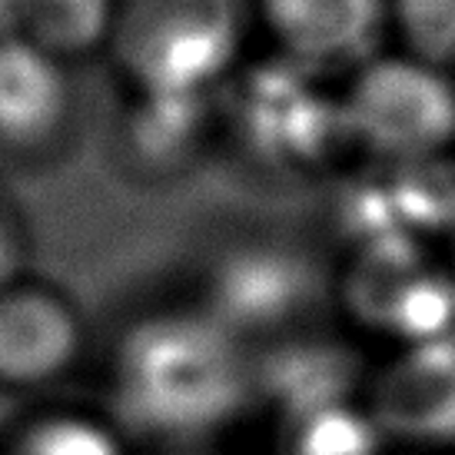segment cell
Here are the masks:
<instances>
[{
	"label": "cell",
	"instance_id": "1",
	"mask_svg": "<svg viewBox=\"0 0 455 455\" xmlns=\"http://www.w3.org/2000/svg\"><path fill=\"white\" fill-rule=\"evenodd\" d=\"M110 416L130 439L173 452L229 429L253 395L246 346L206 309H160L127 323L110 349Z\"/></svg>",
	"mask_w": 455,
	"mask_h": 455
},
{
	"label": "cell",
	"instance_id": "2",
	"mask_svg": "<svg viewBox=\"0 0 455 455\" xmlns=\"http://www.w3.org/2000/svg\"><path fill=\"white\" fill-rule=\"evenodd\" d=\"M246 0H120L114 47L143 97L203 100L233 70Z\"/></svg>",
	"mask_w": 455,
	"mask_h": 455
},
{
	"label": "cell",
	"instance_id": "3",
	"mask_svg": "<svg viewBox=\"0 0 455 455\" xmlns=\"http://www.w3.org/2000/svg\"><path fill=\"white\" fill-rule=\"evenodd\" d=\"M342 130L376 156L429 164L455 140V87L409 53L376 57L342 97Z\"/></svg>",
	"mask_w": 455,
	"mask_h": 455
},
{
	"label": "cell",
	"instance_id": "4",
	"mask_svg": "<svg viewBox=\"0 0 455 455\" xmlns=\"http://www.w3.org/2000/svg\"><path fill=\"white\" fill-rule=\"evenodd\" d=\"M363 412L386 452L455 455V332L395 346L369 379Z\"/></svg>",
	"mask_w": 455,
	"mask_h": 455
},
{
	"label": "cell",
	"instance_id": "5",
	"mask_svg": "<svg viewBox=\"0 0 455 455\" xmlns=\"http://www.w3.org/2000/svg\"><path fill=\"white\" fill-rule=\"evenodd\" d=\"M90 353L84 313L64 290L17 279L0 292V389L40 395L64 386Z\"/></svg>",
	"mask_w": 455,
	"mask_h": 455
},
{
	"label": "cell",
	"instance_id": "6",
	"mask_svg": "<svg viewBox=\"0 0 455 455\" xmlns=\"http://www.w3.org/2000/svg\"><path fill=\"white\" fill-rule=\"evenodd\" d=\"M269 34L306 67L363 60L389 20V0H259Z\"/></svg>",
	"mask_w": 455,
	"mask_h": 455
},
{
	"label": "cell",
	"instance_id": "7",
	"mask_svg": "<svg viewBox=\"0 0 455 455\" xmlns=\"http://www.w3.org/2000/svg\"><path fill=\"white\" fill-rule=\"evenodd\" d=\"M70 84L60 60L20 34L0 37V143L37 147L64 127Z\"/></svg>",
	"mask_w": 455,
	"mask_h": 455
},
{
	"label": "cell",
	"instance_id": "8",
	"mask_svg": "<svg viewBox=\"0 0 455 455\" xmlns=\"http://www.w3.org/2000/svg\"><path fill=\"white\" fill-rule=\"evenodd\" d=\"M0 455H133V439L107 409L44 405L0 435Z\"/></svg>",
	"mask_w": 455,
	"mask_h": 455
},
{
	"label": "cell",
	"instance_id": "9",
	"mask_svg": "<svg viewBox=\"0 0 455 455\" xmlns=\"http://www.w3.org/2000/svg\"><path fill=\"white\" fill-rule=\"evenodd\" d=\"M120 0H24L11 34H20L53 60H74L110 47Z\"/></svg>",
	"mask_w": 455,
	"mask_h": 455
},
{
	"label": "cell",
	"instance_id": "10",
	"mask_svg": "<svg viewBox=\"0 0 455 455\" xmlns=\"http://www.w3.org/2000/svg\"><path fill=\"white\" fill-rule=\"evenodd\" d=\"M409 57L426 64L455 67V0H389Z\"/></svg>",
	"mask_w": 455,
	"mask_h": 455
},
{
	"label": "cell",
	"instance_id": "11",
	"mask_svg": "<svg viewBox=\"0 0 455 455\" xmlns=\"http://www.w3.org/2000/svg\"><path fill=\"white\" fill-rule=\"evenodd\" d=\"M20 263H24V243H20V233H17L11 216L0 210V292L7 290V286H13L17 279H24Z\"/></svg>",
	"mask_w": 455,
	"mask_h": 455
},
{
	"label": "cell",
	"instance_id": "12",
	"mask_svg": "<svg viewBox=\"0 0 455 455\" xmlns=\"http://www.w3.org/2000/svg\"><path fill=\"white\" fill-rule=\"evenodd\" d=\"M20 7H24V0H0V30H13Z\"/></svg>",
	"mask_w": 455,
	"mask_h": 455
},
{
	"label": "cell",
	"instance_id": "13",
	"mask_svg": "<svg viewBox=\"0 0 455 455\" xmlns=\"http://www.w3.org/2000/svg\"><path fill=\"white\" fill-rule=\"evenodd\" d=\"M382 455H416V452H382Z\"/></svg>",
	"mask_w": 455,
	"mask_h": 455
},
{
	"label": "cell",
	"instance_id": "14",
	"mask_svg": "<svg viewBox=\"0 0 455 455\" xmlns=\"http://www.w3.org/2000/svg\"><path fill=\"white\" fill-rule=\"evenodd\" d=\"M452 276H455V259H452Z\"/></svg>",
	"mask_w": 455,
	"mask_h": 455
}]
</instances>
